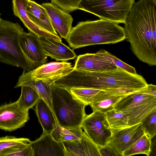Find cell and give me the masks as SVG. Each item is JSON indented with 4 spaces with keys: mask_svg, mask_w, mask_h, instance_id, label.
I'll use <instances>...</instances> for the list:
<instances>
[{
    "mask_svg": "<svg viewBox=\"0 0 156 156\" xmlns=\"http://www.w3.org/2000/svg\"><path fill=\"white\" fill-rule=\"evenodd\" d=\"M135 0H82L79 9L100 18L125 24Z\"/></svg>",
    "mask_w": 156,
    "mask_h": 156,
    "instance_id": "8992f818",
    "label": "cell"
},
{
    "mask_svg": "<svg viewBox=\"0 0 156 156\" xmlns=\"http://www.w3.org/2000/svg\"><path fill=\"white\" fill-rule=\"evenodd\" d=\"M124 96L102 90L97 94L89 105L93 112L105 113L114 108L115 103Z\"/></svg>",
    "mask_w": 156,
    "mask_h": 156,
    "instance_id": "ffe728a7",
    "label": "cell"
},
{
    "mask_svg": "<svg viewBox=\"0 0 156 156\" xmlns=\"http://www.w3.org/2000/svg\"><path fill=\"white\" fill-rule=\"evenodd\" d=\"M144 92L148 95L156 97V86L152 84H147L144 90Z\"/></svg>",
    "mask_w": 156,
    "mask_h": 156,
    "instance_id": "836d02e7",
    "label": "cell"
},
{
    "mask_svg": "<svg viewBox=\"0 0 156 156\" xmlns=\"http://www.w3.org/2000/svg\"><path fill=\"white\" fill-rule=\"evenodd\" d=\"M35 112L43 131L50 133L55 129L56 122L49 106L44 100L40 98L36 104Z\"/></svg>",
    "mask_w": 156,
    "mask_h": 156,
    "instance_id": "44dd1931",
    "label": "cell"
},
{
    "mask_svg": "<svg viewBox=\"0 0 156 156\" xmlns=\"http://www.w3.org/2000/svg\"><path fill=\"white\" fill-rule=\"evenodd\" d=\"M41 5L46 10L54 29L66 40L72 28V16L52 2L43 3Z\"/></svg>",
    "mask_w": 156,
    "mask_h": 156,
    "instance_id": "7c38bea8",
    "label": "cell"
},
{
    "mask_svg": "<svg viewBox=\"0 0 156 156\" xmlns=\"http://www.w3.org/2000/svg\"><path fill=\"white\" fill-rule=\"evenodd\" d=\"M21 87V95L16 101L21 108L28 110L36 105L40 98L37 92L32 87L25 86Z\"/></svg>",
    "mask_w": 156,
    "mask_h": 156,
    "instance_id": "cb8c5ba5",
    "label": "cell"
},
{
    "mask_svg": "<svg viewBox=\"0 0 156 156\" xmlns=\"http://www.w3.org/2000/svg\"><path fill=\"white\" fill-rule=\"evenodd\" d=\"M29 119L28 110L20 107L17 101L0 106V129L11 132L24 126Z\"/></svg>",
    "mask_w": 156,
    "mask_h": 156,
    "instance_id": "9c48e42d",
    "label": "cell"
},
{
    "mask_svg": "<svg viewBox=\"0 0 156 156\" xmlns=\"http://www.w3.org/2000/svg\"><path fill=\"white\" fill-rule=\"evenodd\" d=\"M82 128L89 138L99 147L106 145L111 135L105 113L99 111H93L87 115L82 122Z\"/></svg>",
    "mask_w": 156,
    "mask_h": 156,
    "instance_id": "52a82bcc",
    "label": "cell"
},
{
    "mask_svg": "<svg viewBox=\"0 0 156 156\" xmlns=\"http://www.w3.org/2000/svg\"><path fill=\"white\" fill-rule=\"evenodd\" d=\"M151 138L145 133L129 148L124 151L122 156H130L138 154L150 155L151 150Z\"/></svg>",
    "mask_w": 156,
    "mask_h": 156,
    "instance_id": "603a6c76",
    "label": "cell"
},
{
    "mask_svg": "<svg viewBox=\"0 0 156 156\" xmlns=\"http://www.w3.org/2000/svg\"><path fill=\"white\" fill-rule=\"evenodd\" d=\"M125 29L103 19L79 22L66 40L73 50L96 44H114L126 39Z\"/></svg>",
    "mask_w": 156,
    "mask_h": 156,
    "instance_id": "7a4b0ae2",
    "label": "cell"
},
{
    "mask_svg": "<svg viewBox=\"0 0 156 156\" xmlns=\"http://www.w3.org/2000/svg\"><path fill=\"white\" fill-rule=\"evenodd\" d=\"M1 17H0V21L1 20Z\"/></svg>",
    "mask_w": 156,
    "mask_h": 156,
    "instance_id": "e575fe53",
    "label": "cell"
},
{
    "mask_svg": "<svg viewBox=\"0 0 156 156\" xmlns=\"http://www.w3.org/2000/svg\"><path fill=\"white\" fill-rule=\"evenodd\" d=\"M69 90L74 97L86 105H90L97 94L102 90L83 87H73Z\"/></svg>",
    "mask_w": 156,
    "mask_h": 156,
    "instance_id": "484cf974",
    "label": "cell"
},
{
    "mask_svg": "<svg viewBox=\"0 0 156 156\" xmlns=\"http://www.w3.org/2000/svg\"><path fill=\"white\" fill-rule=\"evenodd\" d=\"M38 39L44 54L56 61H66L76 57L73 50L62 42L41 37Z\"/></svg>",
    "mask_w": 156,
    "mask_h": 156,
    "instance_id": "2e32d148",
    "label": "cell"
},
{
    "mask_svg": "<svg viewBox=\"0 0 156 156\" xmlns=\"http://www.w3.org/2000/svg\"><path fill=\"white\" fill-rule=\"evenodd\" d=\"M145 133L151 138L156 134V110H154L141 122Z\"/></svg>",
    "mask_w": 156,
    "mask_h": 156,
    "instance_id": "f1b7e54d",
    "label": "cell"
},
{
    "mask_svg": "<svg viewBox=\"0 0 156 156\" xmlns=\"http://www.w3.org/2000/svg\"><path fill=\"white\" fill-rule=\"evenodd\" d=\"M30 140L27 138H18L7 136L0 137V154L5 149L18 145L29 144Z\"/></svg>",
    "mask_w": 156,
    "mask_h": 156,
    "instance_id": "f546056e",
    "label": "cell"
},
{
    "mask_svg": "<svg viewBox=\"0 0 156 156\" xmlns=\"http://www.w3.org/2000/svg\"><path fill=\"white\" fill-rule=\"evenodd\" d=\"M53 83L69 89L83 87L103 90L118 88L141 89L148 84L140 75L129 73L118 67L115 70L103 72L73 69Z\"/></svg>",
    "mask_w": 156,
    "mask_h": 156,
    "instance_id": "6da1fadb",
    "label": "cell"
},
{
    "mask_svg": "<svg viewBox=\"0 0 156 156\" xmlns=\"http://www.w3.org/2000/svg\"><path fill=\"white\" fill-rule=\"evenodd\" d=\"M117 68L113 62L96 53L78 56L73 67V69L93 72L110 71Z\"/></svg>",
    "mask_w": 156,
    "mask_h": 156,
    "instance_id": "4fadbf2b",
    "label": "cell"
},
{
    "mask_svg": "<svg viewBox=\"0 0 156 156\" xmlns=\"http://www.w3.org/2000/svg\"><path fill=\"white\" fill-rule=\"evenodd\" d=\"M0 156H34V152L30 143L22 144L5 149Z\"/></svg>",
    "mask_w": 156,
    "mask_h": 156,
    "instance_id": "4316f807",
    "label": "cell"
},
{
    "mask_svg": "<svg viewBox=\"0 0 156 156\" xmlns=\"http://www.w3.org/2000/svg\"><path fill=\"white\" fill-rule=\"evenodd\" d=\"M105 114L111 129H117L128 126V117L122 112L114 108Z\"/></svg>",
    "mask_w": 156,
    "mask_h": 156,
    "instance_id": "d4e9b609",
    "label": "cell"
},
{
    "mask_svg": "<svg viewBox=\"0 0 156 156\" xmlns=\"http://www.w3.org/2000/svg\"><path fill=\"white\" fill-rule=\"evenodd\" d=\"M52 83L49 81L34 79L27 74L26 70H23L14 88L23 86L32 87L37 92L40 98L45 101L53 112L51 102Z\"/></svg>",
    "mask_w": 156,
    "mask_h": 156,
    "instance_id": "ac0fdd59",
    "label": "cell"
},
{
    "mask_svg": "<svg viewBox=\"0 0 156 156\" xmlns=\"http://www.w3.org/2000/svg\"><path fill=\"white\" fill-rule=\"evenodd\" d=\"M143 88L137 89L126 88H118L108 89H106L105 90L110 91L116 95L121 96H126L138 91L141 90Z\"/></svg>",
    "mask_w": 156,
    "mask_h": 156,
    "instance_id": "1f68e13d",
    "label": "cell"
},
{
    "mask_svg": "<svg viewBox=\"0 0 156 156\" xmlns=\"http://www.w3.org/2000/svg\"><path fill=\"white\" fill-rule=\"evenodd\" d=\"M29 0H12V9L14 15L19 18L29 31L38 37L54 39L62 42L58 35L53 34L33 22L28 17L26 9Z\"/></svg>",
    "mask_w": 156,
    "mask_h": 156,
    "instance_id": "e0dca14e",
    "label": "cell"
},
{
    "mask_svg": "<svg viewBox=\"0 0 156 156\" xmlns=\"http://www.w3.org/2000/svg\"><path fill=\"white\" fill-rule=\"evenodd\" d=\"M20 44L24 54L36 68L46 63L48 56L44 54L37 35L30 31L24 32L20 36Z\"/></svg>",
    "mask_w": 156,
    "mask_h": 156,
    "instance_id": "8fae6325",
    "label": "cell"
},
{
    "mask_svg": "<svg viewBox=\"0 0 156 156\" xmlns=\"http://www.w3.org/2000/svg\"><path fill=\"white\" fill-rule=\"evenodd\" d=\"M26 12L28 16L33 22L50 33L58 35L46 10L41 5L29 0Z\"/></svg>",
    "mask_w": 156,
    "mask_h": 156,
    "instance_id": "d6986e66",
    "label": "cell"
},
{
    "mask_svg": "<svg viewBox=\"0 0 156 156\" xmlns=\"http://www.w3.org/2000/svg\"><path fill=\"white\" fill-rule=\"evenodd\" d=\"M146 87L124 96L115 105V109L127 116L128 126L141 123L144 118L156 110V97L145 93L144 90Z\"/></svg>",
    "mask_w": 156,
    "mask_h": 156,
    "instance_id": "5b68a950",
    "label": "cell"
},
{
    "mask_svg": "<svg viewBox=\"0 0 156 156\" xmlns=\"http://www.w3.org/2000/svg\"><path fill=\"white\" fill-rule=\"evenodd\" d=\"M25 32L18 23L0 21V62L30 71L36 67L23 51L20 44L21 35Z\"/></svg>",
    "mask_w": 156,
    "mask_h": 156,
    "instance_id": "277c9868",
    "label": "cell"
},
{
    "mask_svg": "<svg viewBox=\"0 0 156 156\" xmlns=\"http://www.w3.org/2000/svg\"><path fill=\"white\" fill-rule=\"evenodd\" d=\"M51 87L52 111L57 123L65 128H82L87 115L86 105L74 97L69 89L53 83Z\"/></svg>",
    "mask_w": 156,
    "mask_h": 156,
    "instance_id": "3957f363",
    "label": "cell"
},
{
    "mask_svg": "<svg viewBox=\"0 0 156 156\" xmlns=\"http://www.w3.org/2000/svg\"><path fill=\"white\" fill-rule=\"evenodd\" d=\"M83 133L82 128H65L56 122L55 129L50 133L55 141L61 142L77 140L81 136Z\"/></svg>",
    "mask_w": 156,
    "mask_h": 156,
    "instance_id": "7402d4cb",
    "label": "cell"
},
{
    "mask_svg": "<svg viewBox=\"0 0 156 156\" xmlns=\"http://www.w3.org/2000/svg\"><path fill=\"white\" fill-rule=\"evenodd\" d=\"M82 0H51L62 9L68 12L78 9L80 4Z\"/></svg>",
    "mask_w": 156,
    "mask_h": 156,
    "instance_id": "4dcf8cb0",
    "label": "cell"
},
{
    "mask_svg": "<svg viewBox=\"0 0 156 156\" xmlns=\"http://www.w3.org/2000/svg\"><path fill=\"white\" fill-rule=\"evenodd\" d=\"M99 149L101 156H122L121 154L107 144L99 147Z\"/></svg>",
    "mask_w": 156,
    "mask_h": 156,
    "instance_id": "d6a6232c",
    "label": "cell"
},
{
    "mask_svg": "<svg viewBox=\"0 0 156 156\" xmlns=\"http://www.w3.org/2000/svg\"><path fill=\"white\" fill-rule=\"evenodd\" d=\"M96 53L110 61L117 67L128 73L134 74H137L134 68L122 62L108 51L103 49H101Z\"/></svg>",
    "mask_w": 156,
    "mask_h": 156,
    "instance_id": "83f0119b",
    "label": "cell"
},
{
    "mask_svg": "<svg viewBox=\"0 0 156 156\" xmlns=\"http://www.w3.org/2000/svg\"><path fill=\"white\" fill-rule=\"evenodd\" d=\"M61 142L64 148L66 156H101L99 147L85 132L77 140Z\"/></svg>",
    "mask_w": 156,
    "mask_h": 156,
    "instance_id": "9a60e30c",
    "label": "cell"
},
{
    "mask_svg": "<svg viewBox=\"0 0 156 156\" xmlns=\"http://www.w3.org/2000/svg\"><path fill=\"white\" fill-rule=\"evenodd\" d=\"M73 69L71 63L63 61L46 63L31 71L26 72L34 79L53 83L68 74Z\"/></svg>",
    "mask_w": 156,
    "mask_h": 156,
    "instance_id": "30bf717a",
    "label": "cell"
},
{
    "mask_svg": "<svg viewBox=\"0 0 156 156\" xmlns=\"http://www.w3.org/2000/svg\"><path fill=\"white\" fill-rule=\"evenodd\" d=\"M30 144L34 156H66L62 142L55 141L49 133L43 131L39 138Z\"/></svg>",
    "mask_w": 156,
    "mask_h": 156,
    "instance_id": "5bb4252c",
    "label": "cell"
},
{
    "mask_svg": "<svg viewBox=\"0 0 156 156\" xmlns=\"http://www.w3.org/2000/svg\"><path fill=\"white\" fill-rule=\"evenodd\" d=\"M111 130V135L106 144L122 156L124 151L145 133L141 123Z\"/></svg>",
    "mask_w": 156,
    "mask_h": 156,
    "instance_id": "ba28073f",
    "label": "cell"
}]
</instances>
